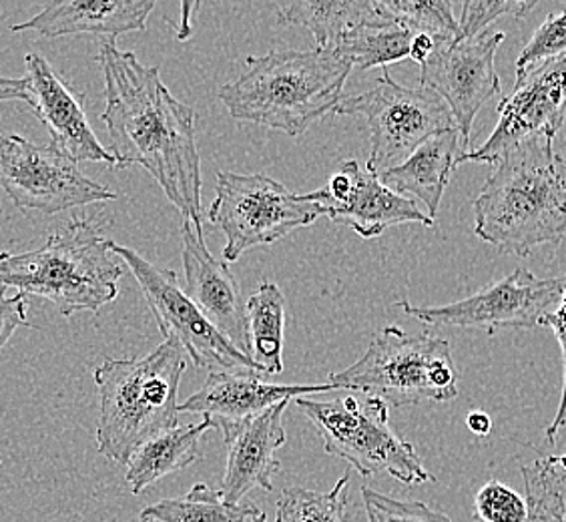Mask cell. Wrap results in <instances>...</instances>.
Instances as JSON below:
<instances>
[{"label":"cell","mask_w":566,"mask_h":522,"mask_svg":"<svg viewBox=\"0 0 566 522\" xmlns=\"http://www.w3.org/2000/svg\"><path fill=\"white\" fill-rule=\"evenodd\" d=\"M97 61L107 101L101 121L117 167H145L184 219L203 229L196 111L165 87L159 66L143 65L115 41L101 43Z\"/></svg>","instance_id":"6da1fadb"},{"label":"cell","mask_w":566,"mask_h":522,"mask_svg":"<svg viewBox=\"0 0 566 522\" xmlns=\"http://www.w3.org/2000/svg\"><path fill=\"white\" fill-rule=\"evenodd\" d=\"M553 143L531 137L512 147L474 199V233L502 253L526 258L566 236V159Z\"/></svg>","instance_id":"7a4b0ae2"},{"label":"cell","mask_w":566,"mask_h":522,"mask_svg":"<svg viewBox=\"0 0 566 522\" xmlns=\"http://www.w3.org/2000/svg\"><path fill=\"white\" fill-rule=\"evenodd\" d=\"M245 65L235 81L219 88V101L233 119L292 137L336 111L354 69L336 49L272 51L250 56Z\"/></svg>","instance_id":"3957f363"},{"label":"cell","mask_w":566,"mask_h":522,"mask_svg":"<svg viewBox=\"0 0 566 522\" xmlns=\"http://www.w3.org/2000/svg\"><path fill=\"white\" fill-rule=\"evenodd\" d=\"M186 349L165 340L143 358H107L95 370L97 447L103 457L129 464L137 448L177 426Z\"/></svg>","instance_id":"277c9868"},{"label":"cell","mask_w":566,"mask_h":522,"mask_svg":"<svg viewBox=\"0 0 566 522\" xmlns=\"http://www.w3.org/2000/svg\"><path fill=\"white\" fill-rule=\"evenodd\" d=\"M120 278L119 258L95 219L69 221L39 250L0 253V288L44 297L63 316L111 304L119 295Z\"/></svg>","instance_id":"5b68a950"},{"label":"cell","mask_w":566,"mask_h":522,"mask_svg":"<svg viewBox=\"0 0 566 522\" xmlns=\"http://www.w3.org/2000/svg\"><path fill=\"white\" fill-rule=\"evenodd\" d=\"M329 384L388 406L448 403L458 396V370L444 337L388 326L371 340L358 362L332 374Z\"/></svg>","instance_id":"8992f818"},{"label":"cell","mask_w":566,"mask_h":522,"mask_svg":"<svg viewBox=\"0 0 566 522\" xmlns=\"http://www.w3.org/2000/svg\"><path fill=\"white\" fill-rule=\"evenodd\" d=\"M295 404L316 426L327 455L346 460L364 479L376 472H388L403 484L436 482L416 448L388 425V404L356 392L329 403H316L304 396Z\"/></svg>","instance_id":"52a82bcc"},{"label":"cell","mask_w":566,"mask_h":522,"mask_svg":"<svg viewBox=\"0 0 566 522\" xmlns=\"http://www.w3.org/2000/svg\"><path fill=\"white\" fill-rule=\"evenodd\" d=\"M322 218L316 203L295 196L263 174L219 171L208 219L226 233L223 260L233 263L251 248L272 246L294 229Z\"/></svg>","instance_id":"ba28073f"},{"label":"cell","mask_w":566,"mask_h":522,"mask_svg":"<svg viewBox=\"0 0 566 522\" xmlns=\"http://www.w3.org/2000/svg\"><path fill=\"white\" fill-rule=\"evenodd\" d=\"M336 115L361 117L370 129L368 171L386 174L403 164L436 133L457 127L447 101L428 87H403L390 73L370 91L339 101Z\"/></svg>","instance_id":"9c48e42d"},{"label":"cell","mask_w":566,"mask_h":522,"mask_svg":"<svg viewBox=\"0 0 566 522\" xmlns=\"http://www.w3.org/2000/svg\"><path fill=\"white\" fill-rule=\"evenodd\" d=\"M109 250L119 258L142 288L143 297L165 340L179 342L199 370L250 372L263 376L262 368L235 348L208 317L199 312L186 290L179 285L177 273L161 270L142 258L132 248L109 240Z\"/></svg>","instance_id":"30bf717a"},{"label":"cell","mask_w":566,"mask_h":522,"mask_svg":"<svg viewBox=\"0 0 566 522\" xmlns=\"http://www.w3.org/2000/svg\"><path fill=\"white\" fill-rule=\"evenodd\" d=\"M0 189L22 211L46 216L117 199L53 143L36 145L21 135L0 137Z\"/></svg>","instance_id":"8fae6325"},{"label":"cell","mask_w":566,"mask_h":522,"mask_svg":"<svg viewBox=\"0 0 566 522\" xmlns=\"http://www.w3.org/2000/svg\"><path fill=\"white\" fill-rule=\"evenodd\" d=\"M565 292L566 273L538 280L534 273L518 268L454 304L428 307L402 300L398 305L406 316L416 317L426 326L484 327L494 334L496 330L541 326L551 305H558Z\"/></svg>","instance_id":"7c38bea8"},{"label":"cell","mask_w":566,"mask_h":522,"mask_svg":"<svg viewBox=\"0 0 566 522\" xmlns=\"http://www.w3.org/2000/svg\"><path fill=\"white\" fill-rule=\"evenodd\" d=\"M565 119L566 55L516 73L511 95L499 103V123L491 137L479 149L462 153L458 165H494L531 137L555 139Z\"/></svg>","instance_id":"4fadbf2b"},{"label":"cell","mask_w":566,"mask_h":522,"mask_svg":"<svg viewBox=\"0 0 566 522\" xmlns=\"http://www.w3.org/2000/svg\"><path fill=\"white\" fill-rule=\"evenodd\" d=\"M504 41L501 31H484L479 36L438 49L420 65V85L432 88L447 101L457 123L462 147H469L472 125L480 109L501 95L496 75V51Z\"/></svg>","instance_id":"5bb4252c"},{"label":"cell","mask_w":566,"mask_h":522,"mask_svg":"<svg viewBox=\"0 0 566 522\" xmlns=\"http://www.w3.org/2000/svg\"><path fill=\"white\" fill-rule=\"evenodd\" d=\"M305 197L316 203L322 216L348 223L364 240L380 238L386 229L402 223H422L426 228L434 226V219L418 209L412 199L388 189L378 175L370 174L368 169L364 171L354 159L339 165L326 186L305 194Z\"/></svg>","instance_id":"9a60e30c"},{"label":"cell","mask_w":566,"mask_h":522,"mask_svg":"<svg viewBox=\"0 0 566 522\" xmlns=\"http://www.w3.org/2000/svg\"><path fill=\"white\" fill-rule=\"evenodd\" d=\"M24 65L31 95L29 107L53 137V145L75 164L88 161L117 167L113 153L103 147L88 123L83 95L69 87L43 55L29 53L24 56Z\"/></svg>","instance_id":"2e32d148"},{"label":"cell","mask_w":566,"mask_h":522,"mask_svg":"<svg viewBox=\"0 0 566 522\" xmlns=\"http://www.w3.org/2000/svg\"><path fill=\"white\" fill-rule=\"evenodd\" d=\"M181 258L186 270V294L199 312L245 356L251 354L248 312L241 290L226 261L211 255L203 229L184 219Z\"/></svg>","instance_id":"e0dca14e"},{"label":"cell","mask_w":566,"mask_h":522,"mask_svg":"<svg viewBox=\"0 0 566 522\" xmlns=\"http://www.w3.org/2000/svg\"><path fill=\"white\" fill-rule=\"evenodd\" d=\"M338 390L334 384H270L250 372H211L206 384L179 404V413L201 414L226 432L282 403Z\"/></svg>","instance_id":"ac0fdd59"},{"label":"cell","mask_w":566,"mask_h":522,"mask_svg":"<svg viewBox=\"0 0 566 522\" xmlns=\"http://www.w3.org/2000/svg\"><path fill=\"white\" fill-rule=\"evenodd\" d=\"M287 404H277L223 432L228 464L218 489L223 501L240 504L251 490H273V477L282 470L275 452L287 440L283 428Z\"/></svg>","instance_id":"d6986e66"},{"label":"cell","mask_w":566,"mask_h":522,"mask_svg":"<svg viewBox=\"0 0 566 522\" xmlns=\"http://www.w3.org/2000/svg\"><path fill=\"white\" fill-rule=\"evenodd\" d=\"M155 0H61L46 4L43 11L21 24H12V33L34 31L49 39L69 34H119L145 31Z\"/></svg>","instance_id":"ffe728a7"},{"label":"cell","mask_w":566,"mask_h":522,"mask_svg":"<svg viewBox=\"0 0 566 522\" xmlns=\"http://www.w3.org/2000/svg\"><path fill=\"white\" fill-rule=\"evenodd\" d=\"M460 133L457 127L436 133L422 143L403 164L378 175L381 184L396 191L398 196L410 194L418 197L428 218H436L440 201L447 191L450 175L454 174L460 159Z\"/></svg>","instance_id":"44dd1931"},{"label":"cell","mask_w":566,"mask_h":522,"mask_svg":"<svg viewBox=\"0 0 566 522\" xmlns=\"http://www.w3.org/2000/svg\"><path fill=\"white\" fill-rule=\"evenodd\" d=\"M282 24H297L316 39L317 49H334L344 34L370 22L392 21L378 0H300L280 2Z\"/></svg>","instance_id":"7402d4cb"},{"label":"cell","mask_w":566,"mask_h":522,"mask_svg":"<svg viewBox=\"0 0 566 522\" xmlns=\"http://www.w3.org/2000/svg\"><path fill=\"white\" fill-rule=\"evenodd\" d=\"M211 428L213 425L203 418L197 425L175 426L137 448L125 474L133 494H142L155 482L191 467L199 460V440Z\"/></svg>","instance_id":"603a6c76"},{"label":"cell","mask_w":566,"mask_h":522,"mask_svg":"<svg viewBox=\"0 0 566 522\" xmlns=\"http://www.w3.org/2000/svg\"><path fill=\"white\" fill-rule=\"evenodd\" d=\"M250 330V358L263 374L277 376L283 372V330H285V297L275 283H262L245 302Z\"/></svg>","instance_id":"cb8c5ba5"},{"label":"cell","mask_w":566,"mask_h":522,"mask_svg":"<svg viewBox=\"0 0 566 522\" xmlns=\"http://www.w3.org/2000/svg\"><path fill=\"white\" fill-rule=\"evenodd\" d=\"M263 514L251 504H229L219 490L199 482L179 499H165L143 509L139 522H253Z\"/></svg>","instance_id":"d4e9b609"},{"label":"cell","mask_w":566,"mask_h":522,"mask_svg":"<svg viewBox=\"0 0 566 522\" xmlns=\"http://www.w3.org/2000/svg\"><path fill=\"white\" fill-rule=\"evenodd\" d=\"M415 34L394 21L370 22L352 29L336 43V51L361 71L388 66L410 59Z\"/></svg>","instance_id":"484cf974"},{"label":"cell","mask_w":566,"mask_h":522,"mask_svg":"<svg viewBox=\"0 0 566 522\" xmlns=\"http://www.w3.org/2000/svg\"><path fill=\"white\" fill-rule=\"evenodd\" d=\"M528 521L566 522V467L558 457H543L521 468Z\"/></svg>","instance_id":"4316f807"},{"label":"cell","mask_w":566,"mask_h":522,"mask_svg":"<svg viewBox=\"0 0 566 522\" xmlns=\"http://www.w3.org/2000/svg\"><path fill=\"white\" fill-rule=\"evenodd\" d=\"M349 474L346 472L327 492L294 489L283 490L275 522H348Z\"/></svg>","instance_id":"83f0119b"},{"label":"cell","mask_w":566,"mask_h":522,"mask_svg":"<svg viewBox=\"0 0 566 522\" xmlns=\"http://www.w3.org/2000/svg\"><path fill=\"white\" fill-rule=\"evenodd\" d=\"M384 12L400 24L408 33L428 34L436 43L447 46L457 43V17L452 12V2L447 0H378Z\"/></svg>","instance_id":"f1b7e54d"},{"label":"cell","mask_w":566,"mask_h":522,"mask_svg":"<svg viewBox=\"0 0 566 522\" xmlns=\"http://www.w3.org/2000/svg\"><path fill=\"white\" fill-rule=\"evenodd\" d=\"M361 499L368 522H454L424 502L394 499L370 487H361Z\"/></svg>","instance_id":"f546056e"},{"label":"cell","mask_w":566,"mask_h":522,"mask_svg":"<svg viewBox=\"0 0 566 522\" xmlns=\"http://www.w3.org/2000/svg\"><path fill=\"white\" fill-rule=\"evenodd\" d=\"M474 521L526 522L528 502L511 487L499 480H491L474 497Z\"/></svg>","instance_id":"4dcf8cb0"},{"label":"cell","mask_w":566,"mask_h":522,"mask_svg":"<svg viewBox=\"0 0 566 522\" xmlns=\"http://www.w3.org/2000/svg\"><path fill=\"white\" fill-rule=\"evenodd\" d=\"M536 7V0H469L462 4V14L458 21V41L472 39L484 33L491 22L502 17L523 19Z\"/></svg>","instance_id":"1f68e13d"},{"label":"cell","mask_w":566,"mask_h":522,"mask_svg":"<svg viewBox=\"0 0 566 522\" xmlns=\"http://www.w3.org/2000/svg\"><path fill=\"white\" fill-rule=\"evenodd\" d=\"M566 55V11L553 12L534 31L531 41L524 44L523 53L516 59V73L528 71L551 59Z\"/></svg>","instance_id":"d6a6232c"},{"label":"cell","mask_w":566,"mask_h":522,"mask_svg":"<svg viewBox=\"0 0 566 522\" xmlns=\"http://www.w3.org/2000/svg\"><path fill=\"white\" fill-rule=\"evenodd\" d=\"M541 326L551 327L555 332L556 340L560 344V352H563V396H560V404H558V410H556L553 425L546 428L548 442L555 445L560 430L566 426V292L560 297L555 312H548V314L543 316Z\"/></svg>","instance_id":"836d02e7"},{"label":"cell","mask_w":566,"mask_h":522,"mask_svg":"<svg viewBox=\"0 0 566 522\" xmlns=\"http://www.w3.org/2000/svg\"><path fill=\"white\" fill-rule=\"evenodd\" d=\"M27 324V295H7L0 288V349L9 344L14 330Z\"/></svg>","instance_id":"e575fe53"},{"label":"cell","mask_w":566,"mask_h":522,"mask_svg":"<svg viewBox=\"0 0 566 522\" xmlns=\"http://www.w3.org/2000/svg\"><path fill=\"white\" fill-rule=\"evenodd\" d=\"M2 101H22L29 105L31 95H29L27 79H12L0 73V103Z\"/></svg>","instance_id":"d590c367"},{"label":"cell","mask_w":566,"mask_h":522,"mask_svg":"<svg viewBox=\"0 0 566 522\" xmlns=\"http://www.w3.org/2000/svg\"><path fill=\"white\" fill-rule=\"evenodd\" d=\"M438 49H442V44L436 43L432 36L416 34L415 39H412V44H410V59L416 61L418 65H424L426 61L434 55Z\"/></svg>","instance_id":"8d00e7d4"},{"label":"cell","mask_w":566,"mask_h":522,"mask_svg":"<svg viewBox=\"0 0 566 522\" xmlns=\"http://www.w3.org/2000/svg\"><path fill=\"white\" fill-rule=\"evenodd\" d=\"M467 426H469L470 432H474L476 436H489L492 430L491 416L486 413L474 410V413L469 414Z\"/></svg>","instance_id":"74e56055"},{"label":"cell","mask_w":566,"mask_h":522,"mask_svg":"<svg viewBox=\"0 0 566 522\" xmlns=\"http://www.w3.org/2000/svg\"><path fill=\"white\" fill-rule=\"evenodd\" d=\"M196 7L197 4H184V24L177 29L179 31V39H187L191 34V29H189V11L196 9Z\"/></svg>","instance_id":"f35d334b"},{"label":"cell","mask_w":566,"mask_h":522,"mask_svg":"<svg viewBox=\"0 0 566 522\" xmlns=\"http://www.w3.org/2000/svg\"><path fill=\"white\" fill-rule=\"evenodd\" d=\"M253 522H268V519H265V514H260Z\"/></svg>","instance_id":"ab89813d"},{"label":"cell","mask_w":566,"mask_h":522,"mask_svg":"<svg viewBox=\"0 0 566 522\" xmlns=\"http://www.w3.org/2000/svg\"><path fill=\"white\" fill-rule=\"evenodd\" d=\"M558 460H560V462L566 467V457H558Z\"/></svg>","instance_id":"60d3db41"}]
</instances>
